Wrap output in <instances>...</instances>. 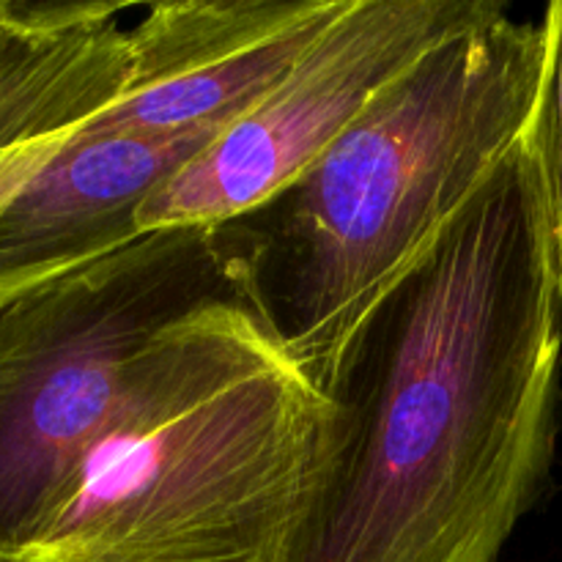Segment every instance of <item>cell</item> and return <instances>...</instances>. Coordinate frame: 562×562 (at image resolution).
Segmentation results:
<instances>
[{"label":"cell","mask_w":562,"mask_h":562,"mask_svg":"<svg viewBox=\"0 0 562 562\" xmlns=\"http://www.w3.org/2000/svg\"><path fill=\"white\" fill-rule=\"evenodd\" d=\"M124 77L121 5L0 0V206L119 99Z\"/></svg>","instance_id":"obj_8"},{"label":"cell","mask_w":562,"mask_h":562,"mask_svg":"<svg viewBox=\"0 0 562 562\" xmlns=\"http://www.w3.org/2000/svg\"><path fill=\"white\" fill-rule=\"evenodd\" d=\"M0 300H3V296H0Z\"/></svg>","instance_id":"obj_10"},{"label":"cell","mask_w":562,"mask_h":562,"mask_svg":"<svg viewBox=\"0 0 562 562\" xmlns=\"http://www.w3.org/2000/svg\"><path fill=\"white\" fill-rule=\"evenodd\" d=\"M335 448L338 406L256 285L217 296L130 362L25 562H300Z\"/></svg>","instance_id":"obj_2"},{"label":"cell","mask_w":562,"mask_h":562,"mask_svg":"<svg viewBox=\"0 0 562 562\" xmlns=\"http://www.w3.org/2000/svg\"><path fill=\"white\" fill-rule=\"evenodd\" d=\"M256 285L245 220L162 228L0 300V562H25L168 324Z\"/></svg>","instance_id":"obj_4"},{"label":"cell","mask_w":562,"mask_h":562,"mask_svg":"<svg viewBox=\"0 0 562 562\" xmlns=\"http://www.w3.org/2000/svg\"><path fill=\"white\" fill-rule=\"evenodd\" d=\"M351 0H173L126 27V77L91 132L223 135L283 82Z\"/></svg>","instance_id":"obj_6"},{"label":"cell","mask_w":562,"mask_h":562,"mask_svg":"<svg viewBox=\"0 0 562 562\" xmlns=\"http://www.w3.org/2000/svg\"><path fill=\"white\" fill-rule=\"evenodd\" d=\"M558 14V47H554L552 80H549L547 104H543V148H547L549 187H552L554 220L562 250V0H554Z\"/></svg>","instance_id":"obj_9"},{"label":"cell","mask_w":562,"mask_h":562,"mask_svg":"<svg viewBox=\"0 0 562 562\" xmlns=\"http://www.w3.org/2000/svg\"><path fill=\"white\" fill-rule=\"evenodd\" d=\"M558 14L497 3L384 88L335 146L245 217L274 333L329 393L362 324L541 121Z\"/></svg>","instance_id":"obj_3"},{"label":"cell","mask_w":562,"mask_h":562,"mask_svg":"<svg viewBox=\"0 0 562 562\" xmlns=\"http://www.w3.org/2000/svg\"><path fill=\"white\" fill-rule=\"evenodd\" d=\"M560 355L541 115L346 351L300 562H497L549 477Z\"/></svg>","instance_id":"obj_1"},{"label":"cell","mask_w":562,"mask_h":562,"mask_svg":"<svg viewBox=\"0 0 562 562\" xmlns=\"http://www.w3.org/2000/svg\"><path fill=\"white\" fill-rule=\"evenodd\" d=\"M494 0H351L245 119L209 143L137 212L140 234L228 225L302 179L368 104Z\"/></svg>","instance_id":"obj_5"},{"label":"cell","mask_w":562,"mask_h":562,"mask_svg":"<svg viewBox=\"0 0 562 562\" xmlns=\"http://www.w3.org/2000/svg\"><path fill=\"white\" fill-rule=\"evenodd\" d=\"M214 132L135 137L88 124L0 206V296L91 263L140 234L143 203L190 165Z\"/></svg>","instance_id":"obj_7"}]
</instances>
